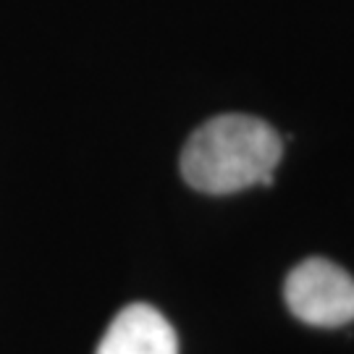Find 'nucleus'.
Returning <instances> with one entry per match:
<instances>
[{
  "label": "nucleus",
  "instance_id": "nucleus-1",
  "mask_svg": "<svg viewBox=\"0 0 354 354\" xmlns=\"http://www.w3.org/2000/svg\"><path fill=\"white\" fill-rule=\"evenodd\" d=\"M281 155L283 140L268 121L244 113L215 115L184 145L181 176L203 194L270 187Z\"/></svg>",
  "mask_w": 354,
  "mask_h": 354
},
{
  "label": "nucleus",
  "instance_id": "nucleus-2",
  "mask_svg": "<svg viewBox=\"0 0 354 354\" xmlns=\"http://www.w3.org/2000/svg\"><path fill=\"white\" fill-rule=\"evenodd\" d=\"M291 315L315 328H342L354 320V279L323 257L294 268L283 286Z\"/></svg>",
  "mask_w": 354,
  "mask_h": 354
},
{
  "label": "nucleus",
  "instance_id": "nucleus-3",
  "mask_svg": "<svg viewBox=\"0 0 354 354\" xmlns=\"http://www.w3.org/2000/svg\"><path fill=\"white\" fill-rule=\"evenodd\" d=\"M97 354H178V339L155 307L129 304L108 326Z\"/></svg>",
  "mask_w": 354,
  "mask_h": 354
}]
</instances>
